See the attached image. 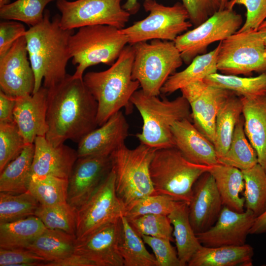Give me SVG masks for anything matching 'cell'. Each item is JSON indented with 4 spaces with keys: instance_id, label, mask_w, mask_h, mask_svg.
<instances>
[{
    "instance_id": "1",
    "label": "cell",
    "mask_w": 266,
    "mask_h": 266,
    "mask_svg": "<svg viewBox=\"0 0 266 266\" xmlns=\"http://www.w3.org/2000/svg\"><path fill=\"white\" fill-rule=\"evenodd\" d=\"M98 103L83 79L67 74L65 78L48 89L45 137L53 146L67 139L78 142L98 126Z\"/></svg>"
},
{
    "instance_id": "2",
    "label": "cell",
    "mask_w": 266,
    "mask_h": 266,
    "mask_svg": "<svg viewBox=\"0 0 266 266\" xmlns=\"http://www.w3.org/2000/svg\"><path fill=\"white\" fill-rule=\"evenodd\" d=\"M60 15L52 18L46 9L42 21L30 27L25 37L34 79L33 93L43 86L50 88L63 81L67 75L66 67L71 59L68 42L74 30H64L60 25Z\"/></svg>"
},
{
    "instance_id": "3",
    "label": "cell",
    "mask_w": 266,
    "mask_h": 266,
    "mask_svg": "<svg viewBox=\"0 0 266 266\" xmlns=\"http://www.w3.org/2000/svg\"><path fill=\"white\" fill-rule=\"evenodd\" d=\"M134 58L133 46L127 45L109 68L88 72L83 76L85 85L98 103V126L123 108L127 114L132 112L131 99L140 86L139 82L132 78Z\"/></svg>"
},
{
    "instance_id": "4",
    "label": "cell",
    "mask_w": 266,
    "mask_h": 266,
    "mask_svg": "<svg viewBox=\"0 0 266 266\" xmlns=\"http://www.w3.org/2000/svg\"><path fill=\"white\" fill-rule=\"evenodd\" d=\"M131 102L143 121L142 131L136 134L140 143L156 149L175 147L171 127L175 122L188 119L191 111L187 100L179 96L173 100L149 96L141 90L133 95Z\"/></svg>"
},
{
    "instance_id": "5",
    "label": "cell",
    "mask_w": 266,
    "mask_h": 266,
    "mask_svg": "<svg viewBox=\"0 0 266 266\" xmlns=\"http://www.w3.org/2000/svg\"><path fill=\"white\" fill-rule=\"evenodd\" d=\"M210 166L189 161L175 147L157 149L149 166L155 194L189 204L194 184Z\"/></svg>"
},
{
    "instance_id": "6",
    "label": "cell",
    "mask_w": 266,
    "mask_h": 266,
    "mask_svg": "<svg viewBox=\"0 0 266 266\" xmlns=\"http://www.w3.org/2000/svg\"><path fill=\"white\" fill-rule=\"evenodd\" d=\"M157 149L141 143L131 149L125 144L111 154L116 194L124 213L139 200L155 194L149 166Z\"/></svg>"
},
{
    "instance_id": "7",
    "label": "cell",
    "mask_w": 266,
    "mask_h": 266,
    "mask_svg": "<svg viewBox=\"0 0 266 266\" xmlns=\"http://www.w3.org/2000/svg\"><path fill=\"white\" fill-rule=\"evenodd\" d=\"M128 43L127 36L116 27L105 25L79 28L69 39L72 63L76 66L72 76L82 79L89 67L103 64L109 66L117 60Z\"/></svg>"
},
{
    "instance_id": "8",
    "label": "cell",
    "mask_w": 266,
    "mask_h": 266,
    "mask_svg": "<svg viewBox=\"0 0 266 266\" xmlns=\"http://www.w3.org/2000/svg\"><path fill=\"white\" fill-rule=\"evenodd\" d=\"M133 46V79L139 82L146 95L158 96L168 77L183 64L179 51L174 41L161 39L140 42Z\"/></svg>"
},
{
    "instance_id": "9",
    "label": "cell",
    "mask_w": 266,
    "mask_h": 266,
    "mask_svg": "<svg viewBox=\"0 0 266 266\" xmlns=\"http://www.w3.org/2000/svg\"><path fill=\"white\" fill-rule=\"evenodd\" d=\"M143 7L149 15L132 25L121 29L127 36L128 43L153 39L174 41L177 36L193 26L189 14L180 2L165 6L155 0H145Z\"/></svg>"
},
{
    "instance_id": "10",
    "label": "cell",
    "mask_w": 266,
    "mask_h": 266,
    "mask_svg": "<svg viewBox=\"0 0 266 266\" xmlns=\"http://www.w3.org/2000/svg\"><path fill=\"white\" fill-rule=\"evenodd\" d=\"M220 42L218 70L235 75L266 71V48L259 30L236 32Z\"/></svg>"
},
{
    "instance_id": "11",
    "label": "cell",
    "mask_w": 266,
    "mask_h": 266,
    "mask_svg": "<svg viewBox=\"0 0 266 266\" xmlns=\"http://www.w3.org/2000/svg\"><path fill=\"white\" fill-rule=\"evenodd\" d=\"M122 0H57L60 25L64 30L105 25L125 28L131 14L121 5Z\"/></svg>"
},
{
    "instance_id": "12",
    "label": "cell",
    "mask_w": 266,
    "mask_h": 266,
    "mask_svg": "<svg viewBox=\"0 0 266 266\" xmlns=\"http://www.w3.org/2000/svg\"><path fill=\"white\" fill-rule=\"evenodd\" d=\"M242 16L233 9L219 10L200 25L180 34L174 41L183 62L189 65L197 56L206 53L212 43L221 41L237 32Z\"/></svg>"
},
{
    "instance_id": "13",
    "label": "cell",
    "mask_w": 266,
    "mask_h": 266,
    "mask_svg": "<svg viewBox=\"0 0 266 266\" xmlns=\"http://www.w3.org/2000/svg\"><path fill=\"white\" fill-rule=\"evenodd\" d=\"M124 208L115 191L112 169L89 199L76 209V239H80L107 224L118 222Z\"/></svg>"
},
{
    "instance_id": "14",
    "label": "cell",
    "mask_w": 266,
    "mask_h": 266,
    "mask_svg": "<svg viewBox=\"0 0 266 266\" xmlns=\"http://www.w3.org/2000/svg\"><path fill=\"white\" fill-rule=\"evenodd\" d=\"M180 91L190 105L194 125L214 144L219 108L224 101L234 93L210 85L203 80L193 82Z\"/></svg>"
},
{
    "instance_id": "15",
    "label": "cell",
    "mask_w": 266,
    "mask_h": 266,
    "mask_svg": "<svg viewBox=\"0 0 266 266\" xmlns=\"http://www.w3.org/2000/svg\"><path fill=\"white\" fill-rule=\"evenodd\" d=\"M34 83L26 38L23 36L0 57V90L16 99L33 94Z\"/></svg>"
},
{
    "instance_id": "16",
    "label": "cell",
    "mask_w": 266,
    "mask_h": 266,
    "mask_svg": "<svg viewBox=\"0 0 266 266\" xmlns=\"http://www.w3.org/2000/svg\"><path fill=\"white\" fill-rule=\"evenodd\" d=\"M111 170L110 155L78 157L67 179V202L78 209L89 199Z\"/></svg>"
},
{
    "instance_id": "17",
    "label": "cell",
    "mask_w": 266,
    "mask_h": 266,
    "mask_svg": "<svg viewBox=\"0 0 266 266\" xmlns=\"http://www.w3.org/2000/svg\"><path fill=\"white\" fill-rule=\"evenodd\" d=\"M256 217L250 210L238 212L223 206L214 224L196 235L201 244L206 247L242 245Z\"/></svg>"
},
{
    "instance_id": "18",
    "label": "cell",
    "mask_w": 266,
    "mask_h": 266,
    "mask_svg": "<svg viewBox=\"0 0 266 266\" xmlns=\"http://www.w3.org/2000/svg\"><path fill=\"white\" fill-rule=\"evenodd\" d=\"M223 204L213 176L208 171L193 187L188 204L190 221L196 233L203 232L217 220Z\"/></svg>"
},
{
    "instance_id": "19",
    "label": "cell",
    "mask_w": 266,
    "mask_h": 266,
    "mask_svg": "<svg viewBox=\"0 0 266 266\" xmlns=\"http://www.w3.org/2000/svg\"><path fill=\"white\" fill-rule=\"evenodd\" d=\"M119 233L120 220L76 239L73 253L87 258L96 266H124L118 247Z\"/></svg>"
},
{
    "instance_id": "20",
    "label": "cell",
    "mask_w": 266,
    "mask_h": 266,
    "mask_svg": "<svg viewBox=\"0 0 266 266\" xmlns=\"http://www.w3.org/2000/svg\"><path fill=\"white\" fill-rule=\"evenodd\" d=\"M47 96L48 89L42 86L35 93L16 98L14 121L26 144L47 132Z\"/></svg>"
},
{
    "instance_id": "21",
    "label": "cell",
    "mask_w": 266,
    "mask_h": 266,
    "mask_svg": "<svg viewBox=\"0 0 266 266\" xmlns=\"http://www.w3.org/2000/svg\"><path fill=\"white\" fill-rule=\"evenodd\" d=\"M129 125L121 110L112 115L103 125L85 135L78 142V157L109 156L125 144Z\"/></svg>"
},
{
    "instance_id": "22",
    "label": "cell",
    "mask_w": 266,
    "mask_h": 266,
    "mask_svg": "<svg viewBox=\"0 0 266 266\" xmlns=\"http://www.w3.org/2000/svg\"><path fill=\"white\" fill-rule=\"evenodd\" d=\"M32 166V176L53 175L68 179L78 158L77 151L64 143L52 145L45 136L36 137Z\"/></svg>"
},
{
    "instance_id": "23",
    "label": "cell",
    "mask_w": 266,
    "mask_h": 266,
    "mask_svg": "<svg viewBox=\"0 0 266 266\" xmlns=\"http://www.w3.org/2000/svg\"><path fill=\"white\" fill-rule=\"evenodd\" d=\"M175 147L189 161L211 166L218 164L215 146L188 119L174 122L171 127Z\"/></svg>"
},
{
    "instance_id": "24",
    "label": "cell",
    "mask_w": 266,
    "mask_h": 266,
    "mask_svg": "<svg viewBox=\"0 0 266 266\" xmlns=\"http://www.w3.org/2000/svg\"><path fill=\"white\" fill-rule=\"evenodd\" d=\"M241 98L245 133L266 172V95Z\"/></svg>"
},
{
    "instance_id": "25",
    "label": "cell",
    "mask_w": 266,
    "mask_h": 266,
    "mask_svg": "<svg viewBox=\"0 0 266 266\" xmlns=\"http://www.w3.org/2000/svg\"><path fill=\"white\" fill-rule=\"evenodd\" d=\"M254 255L249 244L218 247L202 246L188 263L189 266H251Z\"/></svg>"
},
{
    "instance_id": "26",
    "label": "cell",
    "mask_w": 266,
    "mask_h": 266,
    "mask_svg": "<svg viewBox=\"0 0 266 266\" xmlns=\"http://www.w3.org/2000/svg\"><path fill=\"white\" fill-rule=\"evenodd\" d=\"M220 42L211 51L196 56L184 70L170 76L161 89V94L170 95L208 75L217 72V56Z\"/></svg>"
},
{
    "instance_id": "27",
    "label": "cell",
    "mask_w": 266,
    "mask_h": 266,
    "mask_svg": "<svg viewBox=\"0 0 266 266\" xmlns=\"http://www.w3.org/2000/svg\"><path fill=\"white\" fill-rule=\"evenodd\" d=\"M168 217L173 226V236L181 266H187L202 246L190 221L188 204L180 201Z\"/></svg>"
},
{
    "instance_id": "28",
    "label": "cell",
    "mask_w": 266,
    "mask_h": 266,
    "mask_svg": "<svg viewBox=\"0 0 266 266\" xmlns=\"http://www.w3.org/2000/svg\"><path fill=\"white\" fill-rule=\"evenodd\" d=\"M208 172L215 180L223 206L238 212L244 211V198L240 196L244 188L242 171L236 167L218 163L211 166Z\"/></svg>"
},
{
    "instance_id": "29",
    "label": "cell",
    "mask_w": 266,
    "mask_h": 266,
    "mask_svg": "<svg viewBox=\"0 0 266 266\" xmlns=\"http://www.w3.org/2000/svg\"><path fill=\"white\" fill-rule=\"evenodd\" d=\"M34 150V143L26 144L0 172V192L19 194L29 190Z\"/></svg>"
},
{
    "instance_id": "30",
    "label": "cell",
    "mask_w": 266,
    "mask_h": 266,
    "mask_svg": "<svg viewBox=\"0 0 266 266\" xmlns=\"http://www.w3.org/2000/svg\"><path fill=\"white\" fill-rule=\"evenodd\" d=\"M243 104L241 97L233 93L221 104L215 123V146L218 159L227 152L235 127L242 114Z\"/></svg>"
},
{
    "instance_id": "31",
    "label": "cell",
    "mask_w": 266,
    "mask_h": 266,
    "mask_svg": "<svg viewBox=\"0 0 266 266\" xmlns=\"http://www.w3.org/2000/svg\"><path fill=\"white\" fill-rule=\"evenodd\" d=\"M144 244L141 236L123 215L120 219L118 247L124 266H157L154 255L148 252Z\"/></svg>"
},
{
    "instance_id": "32",
    "label": "cell",
    "mask_w": 266,
    "mask_h": 266,
    "mask_svg": "<svg viewBox=\"0 0 266 266\" xmlns=\"http://www.w3.org/2000/svg\"><path fill=\"white\" fill-rule=\"evenodd\" d=\"M36 216L0 223V248H26L45 229Z\"/></svg>"
},
{
    "instance_id": "33",
    "label": "cell",
    "mask_w": 266,
    "mask_h": 266,
    "mask_svg": "<svg viewBox=\"0 0 266 266\" xmlns=\"http://www.w3.org/2000/svg\"><path fill=\"white\" fill-rule=\"evenodd\" d=\"M75 241V235L46 228L26 248L52 262L73 254Z\"/></svg>"
},
{
    "instance_id": "34",
    "label": "cell",
    "mask_w": 266,
    "mask_h": 266,
    "mask_svg": "<svg viewBox=\"0 0 266 266\" xmlns=\"http://www.w3.org/2000/svg\"><path fill=\"white\" fill-rule=\"evenodd\" d=\"M242 114L234 129L229 148L226 154L218 159V163L236 167L241 170L249 169L257 164V153L244 131Z\"/></svg>"
},
{
    "instance_id": "35",
    "label": "cell",
    "mask_w": 266,
    "mask_h": 266,
    "mask_svg": "<svg viewBox=\"0 0 266 266\" xmlns=\"http://www.w3.org/2000/svg\"><path fill=\"white\" fill-rule=\"evenodd\" d=\"M203 81L210 85L229 90L240 97L266 95V73L264 72L250 77L215 72L208 75Z\"/></svg>"
},
{
    "instance_id": "36",
    "label": "cell",
    "mask_w": 266,
    "mask_h": 266,
    "mask_svg": "<svg viewBox=\"0 0 266 266\" xmlns=\"http://www.w3.org/2000/svg\"><path fill=\"white\" fill-rule=\"evenodd\" d=\"M68 179L53 175L31 177L29 191L40 204L52 205L67 202Z\"/></svg>"
},
{
    "instance_id": "37",
    "label": "cell",
    "mask_w": 266,
    "mask_h": 266,
    "mask_svg": "<svg viewBox=\"0 0 266 266\" xmlns=\"http://www.w3.org/2000/svg\"><path fill=\"white\" fill-rule=\"evenodd\" d=\"M241 171L244 180L245 206L257 217L266 210V172L259 164Z\"/></svg>"
},
{
    "instance_id": "38",
    "label": "cell",
    "mask_w": 266,
    "mask_h": 266,
    "mask_svg": "<svg viewBox=\"0 0 266 266\" xmlns=\"http://www.w3.org/2000/svg\"><path fill=\"white\" fill-rule=\"evenodd\" d=\"M39 204L29 191L19 194L0 192V223L34 215Z\"/></svg>"
},
{
    "instance_id": "39",
    "label": "cell",
    "mask_w": 266,
    "mask_h": 266,
    "mask_svg": "<svg viewBox=\"0 0 266 266\" xmlns=\"http://www.w3.org/2000/svg\"><path fill=\"white\" fill-rule=\"evenodd\" d=\"M34 216L46 228L75 235L76 209L67 202L52 205L39 204Z\"/></svg>"
},
{
    "instance_id": "40",
    "label": "cell",
    "mask_w": 266,
    "mask_h": 266,
    "mask_svg": "<svg viewBox=\"0 0 266 266\" xmlns=\"http://www.w3.org/2000/svg\"><path fill=\"white\" fill-rule=\"evenodd\" d=\"M57 0H16L0 7V17L6 20L22 22L30 27L40 23L46 6Z\"/></svg>"
},
{
    "instance_id": "41",
    "label": "cell",
    "mask_w": 266,
    "mask_h": 266,
    "mask_svg": "<svg viewBox=\"0 0 266 266\" xmlns=\"http://www.w3.org/2000/svg\"><path fill=\"white\" fill-rule=\"evenodd\" d=\"M127 220L140 236L145 235L174 241L173 227L167 215L146 214Z\"/></svg>"
},
{
    "instance_id": "42",
    "label": "cell",
    "mask_w": 266,
    "mask_h": 266,
    "mask_svg": "<svg viewBox=\"0 0 266 266\" xmlns=\"http://www.w3.org/2000/svg\"><path fill=\"white\" fill-rule=\"evenodd\" d=\"M26 144L14 121L0 123V172L21 153Z\"/></svg>"
},
{
    "instance_id": "43",
    "label": "cell",
    "mask_w": 266,
    "mask_h": 266,
    "mask_svg": "<svg viewBox=\"0 0 266 266\" xmlns=\"http://www.w3.org/2000/svg\"><path fill=\"white\" fill-rule=\"evenodd\" d=\"M180 201L164 195L154 194L144 197L126 210L124 216L127 219L146 214L168 215Z\"/></svg>"
},
{
    "instance_id": "44",
    "label": "cell",
    "mask_w": 266,
    "mask_h": 266,
    "mask_svg": "<svg viewBox=\"0 0 266 266\" xmlns=\"http://www.w3.org/2000/svg\"><path fill=\"white\" fill-rule=\"evenodd\" d=\"M236 4L243 5L246 9V20L237 32L258 30L266 20V0H230L226 8L233 9Z\"/></svg>"
},
{
    "instance_id": "45",
    "label": "cell",
    "mask_w": 266,
    "mask_h": 266,
    "mask_svg": "<svg viewBox=\"0 0 266 266\" xmlns=\"http://www.w3.org/2000/svg\"><path fill=\"white\" fill-rule=\"evenodd\" d=\"M145 244L152 249L156 258L157 266H181L176 249L169 239L142 235Z\"/></svg>"
},
{
    "instance_id": "46",
    "label": "cell",
    "mask_w": 266,
    "mask_h": 266,
    "mask_svg": "<svg viewBox=\"0 0 266 266\" xmlns=\"http://www.w3.org/2000/svg\"><path fill=\"white\" fill-rule=\"evenodd\" d=\"M44 258L27 248H0V266H45Z\"/></svg>"
},
{
    "instance_id": "47",
    "label": "cell",
    "mask_w": 266,
    "mask_h": 266,
    "mask_svg": "<svg viewBox=\"0 0 266 266\" xmlns=\"http://www.w3.org/2000/svg\"><path fill=\"white\" fill-rule=\"evenodd\" d=\"M187 10L189 20L195 27L220 10L218 0H181Z\"/></svg>"
},
{
    "instance_id": "48",
    "label": "cell",
    "mask_w": 266,
    "mask_h": 266,
    "mask_svg": "<svg viewBox=\"0 0 266 266\" xmlns=\"http://www.w3.org/2000/svg\"><path fill=\"white\" fill-rule=\"evenodd\" d=\"M27 30L19 21L9 20L0 23V57L4 55L13 43L25 36Z\"/></svg>"
},
{
    "instance_id": "49",
    "label": "cell",
    "mask_w": 266,
    "mask_h": 266,
    "mask_svg": "<svg viewBox=\"0 0 266 266\" xmlns=\"http://www.w3.org/2000/svg\"><path fill=\"white\" fill-rule=\"evenodd\" d=\"M16 99L0 90V123L14 122L13 112Z\"/></svg>"
},
{
    "instance_id": "50",
    "label": "cell",
    "mask_w": 266,
    "mask_h": 266,
    "mask_svg": "<svg viewBox=\"0 0 266 266\" xmlns=\"http://www.w3.org/2000/svg\"><path fill=\"white\" fill-rule=\"evenodd\" d=\"M45 266H96V265L87 258L73 253L59 260L46 262Z\"/></svg>"
},
{
    "instance_id": "51",
    "label": "cell",
    "mask_w": 266,
    "mask_h": 266,
    "mask_svg": "<svg viewBox=\"0 0 266 266\" xmlns=\"http://www.w3.org/2000/svg\"><path fill=\"white\" fill-rule=\"evenodd\" d=\"M266 233V210L256 217L249 234H258Z\"/></svg>"
},
{
    "instance_id": "52",
    "label": "cell",
    "mask_w": 266,
    "mask_h": 266,
    "mask_svg": "<svg viewBox=\"0 0 266 266\" xmlns=\"http://www.w3.org/2000/svg\"><path fill=\"white\" fill-rule=\"evenodd\" d=\"M138 0H126L122 7L131 14L136 13L139 8Z\"/></svg>"
},
{
    "instance_id": "53",
    "label": "cell",
    "mask_w": 266,
    "mask_h": 266,
    "mask_svg": "<svg viewBox=\"0 0 266 266\" xmlns=\"http://www.w3.org/2000/svg\"><path fill=\"white\" fill-rule=\"evenodd\" d=\"M258 30L264 40L266 48V28H262Z\"/></svg>"
},
{
    "instance_id": "54",
    "label": "cell",
    "mask_w": 266,
    "mask_h": 266,
    "mask_svg": "<svg viewBox=\"0 0 266 266\" xmlns=\"http://www.w3.org/2000/svg\"><path fill=\"white\" fill-rule=\"evenodd\" d=\"M229 1L230 0H218L220 5V10L226 8Z\"/></svg>"
},
{
    "instance_id": "55",
    "label": "cell",
    "mask_w": 266,
    "mask_h": 266,
    "mask_svg": "<svg viewBox=\"0 0 266 266\" xmlns=\"http://www.w3.org/2000/svg\"><path fill=\"white\" fill-rule=\"evenodd\" d=\"M266 28V20H265L263 22V23L261 25L258 30L262 29V28Z\"/></svg>"
}]
</instances>
